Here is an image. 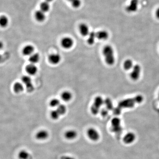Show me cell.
Returning a JSON list of instances; mask_svg holds the SVG:
<instances>
[{"mask_svg": "<svg viewBox=\"0 0 159 159\" xmlns=\"http://www.w3.org/2000/svg\"><path fill=\"white\" fill-rule=\"evenodd\" d=\"M144 97L142 95H137L131 98L123 99L119 102L118 107L121 110L123 108H131L136 104L142 103L143 101Z\"/></svg>", "mask_w": 159, "mask_h": 159, "instance_id": "6da1fadb", "label": "cell"}, {"mask_svg": "<svg viewBox=\"0 0 159 159\" xmlns=\"http://www.w3.org/2000/svg\"><path fill=\"white\" fill-rule=\"evenodd\" d=\"M103 53L106 63L109 65H112L115 62L114 50L110 45H106L103 47Z\"/></svg>", "mask_w": 159, "mask_h": 159, "instance_id": "7a4b0ae2", "label": "cell"}, {"mask_svg": "<svg viewBox=\"0 0 159 159\" xmlns=\"http://www.w3.org/2000/svg\"><path fill=\"white\" fill-rule=\"evenodd\" d=\"M121 121L119 118H114L111 120V126H112V131L116 133H120L122 131V127L121 125Z\"/></svg>", "mask_w": 159, "mask_h": 159, "instance_id": "3957f363", "label": "cell"}, {"mask_svg": "<svg viewBox=\"0 0 159 159\" xmlns=\"http://www.w3.org/2000/svg\"><path fill=\"white\" fill-rule=\"evenodd\" d=\"M22 81L25 85L27 91L32 92L34 91V87L32 83L31 78L28 76H24L21 78Z\"/></svg>", "mask_w": 159, "mask_h": 159, "instance_id": "277c9868", "label": "cell"}, {"mask_svg": "<svg viewBox=\"0 0 159 159\" xmlns=\"http://www.w3.org/2000/svg\"><path fill=\"white\" fill-rule=\"evenodd\" d=\"M141 73V67L139 65H133L132 70L130 74V76L132 80L137 81L139 79Z\"/></svg>", "mask_w": 159, "mask_h": 159, "instance_id": "5b68a950", "label": "cell"}, {"mask_svg": "<svg viewBox=\"0 0 159 159\" xmlns=\"http://www.w3.org/2000/svg\"><path fill=\"white\" fill-rule=\"evenodd\" d=\"M87 134L90 140L94 142L98 141L100 137L99 133L94 128H89L87 131Z\"/></svg>", "mask_w": 159, "mask_h": 159, "instance_id": "8992f818", "label": "cell"}, {"mask_svg": "<svg viewBox=\"0 0 159 159\" xmlns=\"http://www.w3.org/2000/svg\"><path fill=\"white\" fill-rule=\"evenodd\" d=\"M139 0H131L129 5L126 7V10L129 13L136 12L138 9Z\"/></svg>", "mask_w": 159, "mask_h": 159, "instance_id": "52a82bcc", "label": "cell"}, {"mask_svg": "<svg viewBox=\"0 0 159 159\" xmlns=\"http://www.w3.org/2000/svg\"><path fill=\"white\" fill-rule=\"evenodd\" d=\"M74 44V42L73 39L69 37H64L61 41L62 47L65 49H69L72 48Z\"/></svg>", "mask_w": 159, "mask_h": 159, "instance_id": "ba28073f", "label": "cell"}, {"mask_svg": "<svg viewBox=\"0 0 159 159\" xmlns=\"http://www.w3.org/2000/svg\"><path fill=\"white\" fill-rule=\"evenodd\" d=\"M48 60L51 64H58L61 62V55L57 53H52L49 55L48 57Z\"/></svg>", "mask_w": 159, "mask_h": 159, "instance_id": "9c48e42d", "label": "cell"}, {"mask_svg": "<svg viewBox=\"0 0 159 159\" xmlns=\"http://www.w3.org/2000/svg\"><path fill=\"white\" fill-rule=\"evenodd\" d=\"M136 139V136L134 133L129 132L126 133L123 137V142L126 144L132 143Z\"/></svg>", "mask_w": 159, "mask_h": 159, "instance_id": "30bf717a", "label": "cell"}, {"mask_svg": "<svg viewBox=\"0 0 159 159\" xmlns=\"http://www.w3.org/2000/svg\"><path fill=\"white\" fill-rule=\"evenodd\" d=\"M49 133L46 130H41L36 133V139L39 140H45L49 137Z\"/></svg>", "mask_w": 159, "mask_h": 159, "instance_id": "8fae6325", "label": "cell"}, {"mask_svg": "<svg viewBox=\"0 0 159 159\" xmlns=\"http://www.w3.org/2000/svg\"><path fill=\"white\" fill-rule=\"evenodd\" d=\"M26 71L28 74L32 76L35 75L38 71V69L35 64L31 63L26 66Z\"/></svg>", "mask_w": 159, "mask_h": 159, "instance_id": "7c38bea8", "label": "cell"}, {"mask_svg": "<svg viewBox=\"0 0 159 159\" xmlns=\"http://www.w3.org/2000/svg\"><path fill=\"white\" fill-rule=\"evenodd\" d=\"M79 31L82 36H87L90 33L89 28L85 24L82 23L79 26Z\"/></svg>", "mask_w": 159, "mask_h": 159, "instance_id": "4fadbf2b", "label": "cell"}, {"mask_svg": "<svg viewBox=\"0 0 159 159\" xmlns=\"http://www.w3.org/2000/svg\"><path fill=\"white\" fill-rule=\"evenodd\" d=\"M65 138L68 140H72L75 139L77 136V132L74 130H68L65 133Z\"/></svg>", "mask_w": 159, "mask_h": 159, "instance_id": "5bb4252c", "label": "cell"}, {"mask_svg": "<svg viewBox=\"0 0 159 159\" xmlns=\"http://www.w3.org/2000/svg\"><path fill=\"white\" fill-rule=\"evenodd\" d=\"M34 50L35 48L32 45H28L24 47L23 49L22 52L24 55L25 56H31L34 53Z\"/></svg>", "mask_w": 159, "mask_h": 159, "instance_id": "9a60e30c", "label": "cell"}, {"mask_svg": "<svg viewBox=\"0 0 159 159\" xmlns=\"http://www.w3.org/2000/svg\"><path fill=\"white\" fill-rule=\"evenodd\" d=\"M97 38L102 40H107L109 37V34L108 31L105 30H101L96 33Z\"/></svg>", "mask_w": 159, "mask_h": 159, "instance_id": "2e32d148", "label": "cell"}, {"mask_svg": "<svg viewBox=\"0 0 159 159\" xmlns=\"http://www.w3.org/2000/svg\"><path fill=\"white\" fill-rule=\"evenodd\" d=\"M35 17L36 20L39 22H43L46 18L45 12L41 10L36 11L35 14Z\"/></svg>", "mask_w": 159, "mask_h": 159, "instance_id": "e0dca14e", "label": "cell"}, {"mask_svg": "<svg viewBox=\"0 0 159 159\" xmlns=\"http://www.w3.org/2000/svg\"><path fill=\"white\" fill-rule=\"evenodd\" d=\"M40 56L39 53H33L32 55L30 56L29 61L31 63L35 64L40 61Z\"/></svg>", "mask_w": 159, "mask_h": 159, "instance_id": "ac0fdd59", "label": "cell"}, {"mask_svg": "<svg viewBox=\"0 0 159 159\" xmlns=\"http://www.w3.org/2000/svg\"><path fill=\"white\" fill-rule=\"evenodd\" d=\"M104 100H103L102 97L98 96V97H97L95 98L93 105H94L96 107H97V108H100L101 106L104 104Z\"/></svg>", "mask_w": 159, "mask_h": 159, "instance_id": "d6986e66", "label": "cell"}, {"mask_svg": "<svg viewBox=\"0 0 159 159\" xmlns=\"http://www.w3.org/2000/svg\"><path fill=\"white\" fill-rule=\"evenodd\" d=\"M61 97L63 101L68 102L72 98V94L70 92L64 91L62 93Z\"/></svg>", "mask_w": 159, "mask_h": 159, "instance_id": "ffe728a7", "label": "cell"}, {"mask_svg": "<svg viewBox=\"0 0 159 159\" xmlns=\"http://www.w3.org/2000/svg\"><path fill=\"white\" fill-rule=\"evenodd\" d=\"M9 22L8 18L5 15L0 17V26L2 28H6L8 26Z\"/></svg>", "mask_w": 159, "mask_h": 159, "instance_id": "44dd1931", "label": "cell"}, {"mask_svg": "<svg viewBox=\"0 0 159 159\" xmlns=\"http://www.w3.org/2000/svg\"><path fill=\"white\" fill-rule=\"evenodd\" d=\"M97 38L96 33L94 31H91L88 35V38L87 42L89 45H91L94 44L95 41V39Z\"/></svg>", "mask_w": 159, "mask_h": 159, "instance_id": "7402d4cb", "label": "cell"}, {"mask_svg": "<svg viewBox=\"0 0 159 159\" xmlns=\"http://www.w3.org/2000/svg\"><path fill=\"white\" fill-rule=\"evenodd\" d=\"M24 89L23 85L19 82H17L13 86V90L16 93H19L22 92Z\"/></svg>", "mask_w": 159, "mask_h": 159, "instance_id": "603a6c76", "label": "cell"}, {"mask_svg": "<svg viewBox=\"0 0 159 159\" xmlns=\"http://www.w3.org/2000/svg\"><path fill=\"white\" fill-rule=\"evenodd\" d=\"M133 66V62L131 59H127L123 63V68L125 70H130L132 69Z\"/></svg>", "mask_w": 159, "mask_h": 159, "instance_id": "cb8c5ba5", "label": "cell"}, {"mask_svg": "<svg viewBox=\"0 0 159 159\" xmlns=\"http://www.w3.org/2000/svg\"><path fill=\"white\" fill-rule=\"evenodd\" d=\"M104 104L108 110H113L114 109L112 100L109 98H107L104 100Z\"/></svg>", "mask_w": 159, "mask_h": 159, "instance_id": "d4e9b609", "label": "cell"}, {"mask_svg": "<svg viewBox=\"0 0 159 159\" xmlns=\"http://www.w3.org/2000/svg\"><path fill=\"white\" fill-rule=\"evenodd\" d=\"M40 8L41 11L43 12H46L49 11L50 8V6L48 2L46 1H44L41 3Z\"/></svg>", "mask_w": 159, "mask_h": 159, "instance_id": "484cf974", "label": "cell"}, {"mask_svg": "<svg viewBox=\"0 0 159 159\" xmlns=\"http://www.w3.org/2000/svg\"><path fill=\"white\" fill-rule=\"evenodd\" d=\"M18 156L20 159H28L30 157V154L27 151L22 150L19 152Z\"/></svg>", "mask_w": 159, "mask_h": 159, "instance_id": "4316f807", "label": "cell"}, {"mask_svg": "<svg viewBox=\"0 0 159 159\" xmlns=\"http://www.w3.org/2000/svg\"><path fill=\"white\" fill-rule=\"evenodd\" d=\"M57 110L58 111V113L60 114V115H64L66 113V108L65 105L63 104H60L58 107L57 108Z\"/></svg>", "mask_w": 159, "mask_h": 159, "instance_id": "83f0119b", "label": "cell"}, {"mask_svg": "<svg viewBox=\"0 0 159 159\" xmlns=\"http://www.w3.org/2000/svg\"><path fill=\"white\" fill-rule=\"evenodd\" d=\"M60 104V101L58 99H53L50 101V106L53 108H57Z\"/></svg>", "mask_w": 159, "mask_h": 159, "instance_id": "f1b7e54d", "label": "cell"}, {"mask_svg": "<svg viewBox=\"0 0 159 159\" xmlns=\"http://www.w3.org/2000/svg\"><path fill=\"white\" fill-rule=\"evenodd\" d=\"M51 116L52 119L53 120H57L61 116L60 114L58 113L57 110H53L51 111Z\"/></svg>", "mask_w": 159, "mask_h": 159, "instance_id": "f546056e", "label": "cell"}, {"mask_svg": "<svg viewBox=\"0 0 159 159\" xmlns=\"http://www.w3.org/2000/svg\"><path fill=\"white\" fill-rule=\"evenodd\" d=\"M99 110H100V108L96 107L94 105H92L91 108V111L92 113L94 115L98 114L99 112Z\"/></svg>", "mask_w": 159, "mask_h": 159, "instance_id": "4dcf8cb0", "label": "cell"}, {"mask_svg": "<svg viewBox=\"0 0 159 159\" xmlns=\"http://www.w3.org/2000/svg\"><path fill=\"white\" fill-rule=\"evenodd\" d=\"M72 5L75 8H78L81 5V0H73L71 1Z\"/></svg>", "mask_w": 159, "mask_h": 159, "instance_id": "1f68e13d", "label": "cell"}, {"mask_svg": "<svg viewBox=\"0 0 159 159\" xmlns=\"http://www.w3.org/2000/svg\"><path fill=\"white\" fill-rule=\"evenodd\" d=\"M108 110L106 108H103L101 110V114L103 116H106L108 114Z\"/></svg>", "mask_w": 159, "mask_h": 159, "instance_id": "d6a6232c", "label": "cell"}, {"mask_svg": "<svg viewBox=\"0 0 159 159\" xmlns=\"http://www.w3.org/2000/svg\"><path fill=\"white\" fill-rule=\"evenodd\" d=\"M61 159H75L72 156H62Z\"/></svg>", "mask_w": 159, "mask_h": 159, "instance_id": "836d02e7", "label": "cell"}, {"mask_svg": "<svg viewBox=\"0 0 159 159\" xmlns=\"http://www.w3.org/2000/svg\"><path fill=\"white\" fill-rule=\"evenodd\" d=\"M155 16L157 19H159V7L156 9L155 12Z\"/></svg>", "mask_w": 159, "mask_h": 159, "instance_id": "e575fe53", "label": "cell"}, {"mask_svg": "<svg viewBox=\"0 0 159 159\" xmlns=\"http://www.w3.org/2000/svg\"><path fill=\"white\" fill-rule=\"evenodd\" d=\"M3 46H4V44H3V42L0 41V49H1L3 48Z\"/></svg>", "mask_w": 159, "mask_h": 159, "instance_id": "d590c367", "label": "cell"}, {"mask_svg": "<svg viewBox=\"0 0 159 159\" xmlns=\"http://www.w3.org/2000/svg\"><path fill=\"white\" fill-rule=\"evenodd\" d=\"M46 1H47V2H49L53 1V0H46Z\"/></svg>", "mask_w": 159, "mask_h": 159, "instance_id": "8d00e7d4", "label": "cell"}, {"mask_svg": "<svg viewBox=\"0 0 159 159\" xmlns=\"http://www.w3.org/2000/svg\"><path fill=\"white\" fill-rule=\"evenodd\" d=\"M1 59H2V56L0 54V62L1 61Z\"/></svg>", "mask_w": 159, "mask_h": 159, "instance_id": "74e56055", "label": "cell"}, {"mask_svg": "<svg viewBox=\"0 0 159 159\" xmlns=\"http://www.w3.org/2000/svg\"><path fill=\"white\" fill-rule=\"evenodd\" d=\"M68 1H70V2H71V1H73V0H68Z\"/></svg>", "mask_w": 159, "mask_h": 159, "instance_id": "f35d334b", "label": "cell"}, {"mask_svg": "<svg viewBox=\"0 0 159 159\" xmlns=\"http://www.w3.org/2000/svg\"><path fill=\"white\" fill-rule=\"evenodd\" d=\"M158 97H159V96H158Z\"/></svg>", "mask_w": 159, "mask_h": 159, "instance_id": "ab89813d", "label": "cell"}]
</instances>
